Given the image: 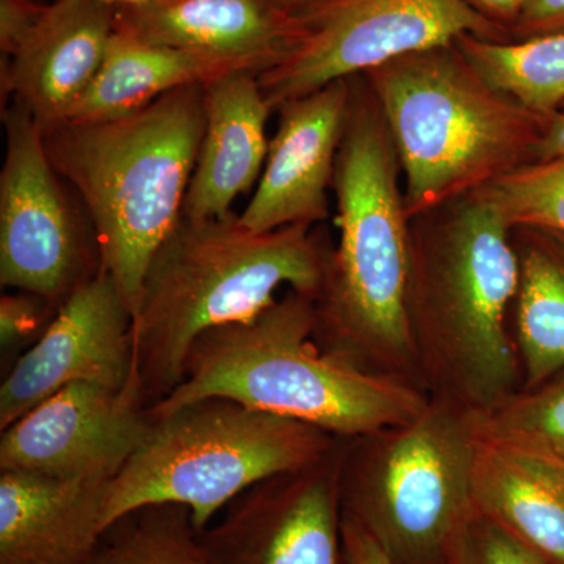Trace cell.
I'll list each match as a JSON object with an SVG mask.
<instances>
[{
    "mask_svg": "<svg viewBox=\"0 0 564 564\" xmlns=\"http://www.w3.org/2000/svg\"><path fill=\"white\" fill-rule=\"evenodd\" d=\"M344 564H393L372 536L343 518Z\"/></svg>",
    "mask_w": 564,
    "mask_h": 564,
    "instance_id": "obj_30",
    "label": "cell"
},
{
    "mask_svg": "<svg viewBox=\"0 0 564 564\" xmlns=\"http://www.w3.org/2000/svg\"><path fill=\"white\" fill-rule=\"evenodd\" d=\"M484 191L511 228L534 226L564 236V158L525 163L497 177Z\"/></svg>",
    "mask_w": 564,
    "mask_h": 564,
    "instance_id": "obj_25",
    "label": "cell"
},
{
    "mask_svg": "<svg viewBox=\"0 0 564 564\" xmlns=\"http://www.w3.org/2000/svg\"><path fill=\"white\" fill-rule=\"evenodd\" d=\"M206 126L182 217L214 220L231 215L240 195L261 180L272 109L258 73L239 70L204 85Z\"/></svg>",
    "mask_w": 564,
    "mask_h": 564,
    "instance_id": "obj_18",
    "label": "cell"
},
{
    "mask_svg": "<svg viewBox=\"0 0 564 564\" xmlns=\"http://www.w3.org/2000/svg\"><path fill=\"white\" fill-rule=\"evenodd\" d=\"M564 158V113L549 118L543 139L534 150L533 162Z\"/></svg>",
    "mask_w": 564,
    "mask_h": 564,
    "instance_id": "obj_32",
    "label": "cell"
},
{
    "mask_svg": "<svg viewBox=\"0 0 564 564\" xmlns=\"http://www.w3.org/2000/svg\"><path fill=\"white\" fill-rule=\"evenodd\" d=\"M135 370L132 313L106 270L80 284L0 386V430L74 383L122 389Z\"/></svg>",
    "mask_w": 564,
    "mask_h": 564,
    "instance_id": "obj_13",
    "label": "cell"
},
{
    "mask_svg": "<svg viewBox=\"0 0 564 564\" xmlns=\"http://www.w3.org/2000/svg\"><path fill=\"white\" fill-rule=\"evenodd\" d=\"M91 564H210L184 505H148L104 533Z\"/></svg>",
    "mask_w": 564,
    "mask_h": 564,
    "instance_id": "obj_23",
    "label": "cell"
},
{
    "mask_svg": "<svg viewBox=\"0 0 564 564\" xmlns=\"http://www.w3.org/2000/svg\"><path fill=\"white\" fill-rule=\"evenodd\" d=\"M558 113H564V104H563L562 110H560Z\"/></svg>",
    "mask_w": 564,
    "mask_h": 564,
    "instance_id": "obj_35",
    "label": "cell"
},
{
    "mask_svg": "<svg viewBox=\"0 0 564 564\" xmlns=\"http://www.w3.org/2000/svg\"><path fill=\"white\" fill-rule=\"evenodd\" d=\"M408 317L425 391L484 413L522 384L511 226L480 188L411 218Z\"/></svg>",
    "mask_w": 564,
    "mask_h": 564,
    "instance_id": "obj_1",
    "label": "cell"
},
{
    "mask_svg": "<svg viewBox=\"0 0 564 564\" xmlns=\"http://www.w3.org/2000/svg\"><path fill=\"white\" fill-rule=\"evenodd\" d=\"M511 242L519 265L511 334L521 389H533L564 369V236L513 226Z\"/></svg>",
    "mask_w": 564,
    "mask_h": 564,
    "instance_id": "obj_21",
    "label": "cell"
},
{
    "mask_svg": "<svg viewBox=\"0 0 564 564\" xmlns=\"http://www.w3.org/2000/svg\"><path fill=\"white\" fill-rule=\"evenodd\" d=\"M351 84L333 180L339 243L315 299V339L359 369L425 391L408 317L411 218L400 162L366 79L352 76Z\"/></svg>",
    "mask_w": 564,
    "mask_h": 564,
    "instance_id": "obj_2",
    "label": "cell"
},
{
    "mask_svg": "<svg viewBox=\"0 0 564 564\" xmlns=\"http://www.w3.org/2000/svg\"><path fill=\"white\" fill-rule=\"evenodd\" d=\"M280 9L289 11V13H296L304 9V7L313 6V3L322 2V0H273Z\"/></svg>",
    "mask_w": 564,
    "mask_h": 564,
    "instance_id": "obj_33",
    "label": "cell"
},
{
    "mask_svg": "<svg viewBox=\"0 0 564 564\" xmlns=\"http://www.w3.org/2000/svg\"><path fill=\"white\" fill-rule=\"evenodd\" d=\"M478 411L430 395L399 425L344 440L343 518L393 564H451L475 514Z\"/></svg>",
    "mask_w": 564,
    "mask_h": 564,
    "instance_id": "obj_7",
    "label": "cell"
},
{
    "mask_svg": "<svg viewBox=\"0 0 564 564\" xmlns=\"http://www.w3.org/2000/svg\"><path fill=\"white\" fill-rule=\"evenodd\" d=\"M204 126V85H191L124 117L41 128L132 315L152 258L182 220Z\"/></svg>",
    "mask_w": 564,
    "mask_h": 564,
    "instance_id": "obj_5",
    "label": "cell"
},
{
    "mask_svg": "<svg viewBox=\"0 0 564 564\" xmlns=\"http://www.w3.org/2000/svg\"><path fill=\"white\" fill-rule=\"evenodd\" d=\"M47 3L36 0H0V52L10 58L39 24Z\"/></svg>",
    "mask_w": 564,
    "mask_h": 564,
    "instance_id": "obj_29",
    "label": "cell"
},
{
    "mask_svg": "<svg viewBox=\"0 0 564 564\" xmlns=\"http://www.w3.org/2000/svg\"><path fill=\"white\" fill-rule=\"evenodd\" d=\"M280 61L258 74L270 109L459 36L508 43L466 0H322L296 11Z\"/></svg>",
    "mask_w": 564,
    "mask_h": 564,
    "instance_id": "obj_9",
    "label": "cell"
},
{
    "mask_svg": "<svg viewBox=\"0 0 564 564\" xmlns=\"http://www.w3.org/2000/svg\"><path fill=\"white\" fill-rule=\"evenodd\" d=\"M339 440L225 397L185 404L152 419L147 440L109 481L102 532L148 505L176 503L202 533L251 486L317 462Z\"/></svg>",
    "mask_w": 564,
    "mask_h": 564,
    "instance_id": "obj_8",
    "label": "cell"
},
{
    "mask_svg": "<svg viewBox=\"0 0 564 564\" xmlns=\"http://www.w3.org/2000/svg\"><path fill=\"white\" fill-rule=\"evenodd\" d=\"M466 61L494 90L551 118L564 104V33L497 43L463 35L455 41Z\"/></svg>",
    "mask_w": 564,
    "mask_h": 564,
    "instance_id": "obj_22",
    "label": "cell"
},
{
    "mask_svg": "<svg viewBox=\"0 0 564 564\" xmlns=\"http://www.w3.org/2000/svg\"><path fill=\"white\" fill-rule=\"evenodd\" d=\"M152 426L139 373L122 389L66 386L0 434V473L111 480Z\"/></svg>",
    "mask_w": 564,
    "mask_h": 564,
    "instance_id": "obj_12",
    "label": "cell"
},
{
    "mask_svg": "<svg viewBox=\"0 0 564 564\" xmlns=\"http://www.w3.org/2000/svg\"><path fill=\"white\" fill-rule=\"evenodd\" d=\"M2 118L7 147L0 172V284L61 307L101 270L98 245L70 207L40 122L17 104Z\"/></svg>",
    "mask_w": 564,
    "mask_h": 564,
    "instance_id": "obj_10",
    "label": "cell"
},
{
    "mask_svg": "<svg viewBox=\"0 0 564 564\" xmlns=\"http://www.w3.org/2000/svg\"><path fill=\"white\" fill-rule=\"evenodd\" d=\"M96 2L107 3V6L115 7V9H122V7L150 6V3L161 2V0H96Z\"/></svg>",
    "mask_w": 564,
    "mask_h": 564,
    "instance_id": "obj_34",
    "label": "cell"
},
{
    "mask_svg": "<svg viewBox=\"0 0 564 564\" xmlns=\"http://www.w3.org/2000/svg\"><path fill=\"white\" fill-rule=\"evenodd\" d=\"M315 299L289 291L251 321L209 329L193 344L182 383L152 419L207 397L280 415L334 436H362L415 417L430 393L359 369L315 339Z\"/></svg>",
    "mask_w": 564,
    "mask_h": 564,
    "instance_id": "obj_4",
    "label": "cell"
},
{
    "mask_svg": "<svg viewBox=\"0 0 564 564\" xmlns=\"http://www.w3.org/2000/svg\"><path fill=\"white\" fill-rule=\"evenodd\" d=\"M332 252L311 225L254 232L239 215L182 217L152 258L132 315L148 404L182 383L193 344L204 333L251 321L276 302L284 285L317 299Z\"/></svg>",
    "mask_w": 564,
    "mask_h": 564,
    "instance_id": "obj_3",
    "label": "cell"
},
{
    "mask_svg": "<svg viewBox=\"0 0 564 564\" xmlns=\"http://www.w3.org/2000/svg\"><path fill=\"white\" fill-rule=\"evenodd\" d=\"M563 33L564 0H524L508 36L513 43Z\"/></svg>",
    "mask_w": 564,
    "mask_h": 564,
    "instance_id": "obj_28",
    "label": "cell"
},
{
    "mask_svg": "<svg viewBox=\"0 0 564 564\" xmlns=\"http://www.w3.org/2000/svg\"><path fill=\"white\" fill-rule=\"evenodd\" d=\"M117 29L147 43L236 62L259 74L288 51L295 14L273 0H161L117 9Z\"/></svg>",
    "mask_w": 564,
    "mask_h": 564,
    "instance_id": "obj_17",
    "label": "cell"
},
{
    "mask_svg": "<svg viewBox=\"0 0 564 564\" xmlns=\"http://www.w3.org/2000/svg\"><path fill=\"white\" fill-rule=\"evenodd\" d=\"M485 443L507 445L564 464V369L533 389H519L478 413Z\"/></svg>",
    "mask_w": 564,
    "mask_h": 564,
    "instance_id": "obj_24",
    "label": "cell"
},
{
    "mask_svg": "<svg viewBox=\"0 0 564 564\" xmlns=\"http://www.w3.org/2000/svg\"><path fill=\"white\" fill-rule=\"evenodd\" d=\"M58 307L33 293H7L0 299V348L13 355L43 336Z\"/></svg>",
    "mask_w": 564,
    "mask_h": 564,
    "instance_id": "obj_27",
    "label": "cell"
},
{
    "mask_svg": "<svg viewBox=\"0 0 564 564\" xmlns=\"http://www.w3.org/2000/svg\"><path fill=\"white\" fill-rule=\"evenodd\" d=\"M474 505L549 564H564V464L480 441Z\"/></svg>",
    "mask_w": 564,
    "mask_h": 564,
    "instance_id": "obj_19",
    "label": "cell"
},
{
    "mask_svg": "<svg viewBox=\"0 0 564 564\" xmlns=\"http://www.w3.org/2000/svg\"><path fill=\"white\" fill-rule=\"evenodd\" d=\"M109 481L0 473V564H91Z\"/></svg>",
    "mask_w": 564,
    "mask_h": 564,
    "instance_id": "obj_16",
    "label": "cell"
},
{
    "mask_svg": "<svg viewBox=\"0 0 564 564\" xmlns=\"http://www.w3.org/2000/svg\"><path fill=\"white\" fill-rule=\"evenodd\" d=\"M239 70L251 69L236 62L147 43L115 28L101 68L65 121L124 117L166 93L206 85Z\"/></svg>",
    "mask_w": 564,
    "mask_h": 564,
    "instance_id": "obj_20",
    "label": "cell"
},
{
    "mask_svg": "<svg viewBox=\"0 0 564 564\" xmlns=\"http://www.w3.org/2000/svg\"><path fill=\"white\" fill-rule=\"evenodd\" d=\"M351 77L284 102L254 195L240 221L254 232L328 217V188L350 111Z\"/></svg>",
    "mask_w": 564,
    "mask_h": 564,
    "instance_id": "obj_14",
    "label": "cell"
},
{
    "mask_svg": "<svg viewBox=\"0 0 564 564\" xmlns=\"http://www.w3.org/2000/svg\"><path fill=\"white\" fill-rule=\"evenodd\" d=\"M485 20L492 22L505 33L510 32L524 0H466ZM510 43V36H508Z\"/></svg>",
    "mask_w": 564,
    "mask_h": 564,
    "instance_id": "obj_31",
    "label": "cell"
},
{
    "mask_svg": "<svg viewBox=\"0 0 564 564\" xmlns=\"http://www.w3.org/2000/svg\"><path fill=\"white\" fill-rule=\"evenodd\" d=\"M404 174L408 217L437 209L533 162L549 118L494 90L455 43L361 74Z\"/></svg>",
    "mask_w": 564,
    "mask_h": 564,
    "instance_id": "obj_6",
    "label": "cell"
},
{
    "mask_svg": "<svg viewBox=\"0 0 564 564\" xmlns=\"http://www.w3.org/2000/svg\"><path fill=\"white\" fill-rule=\"evenodd\" d=\"M451 564H549L533 549L475 510Z\"/></svg>",
    "mask_w": 564,
    "mask_h": 564,
    "instance_id": "obj_26",
    "label": "cell"
},
{
    "mask_svg": "<svg viewBox=\"0 0 564 564\" xmlns=\"http://www.w3.org/2000/svg\"><path fill=\"white\" fill-rule=\"evenodd\" d=\"M344 440L302 469L251 486L199 540L210 564H344Z\"/></svg>",
    "mask_w": 564,
    "mask_h": 564,
    "instance_id": "obj_11",
    "label": "cell"
},
{
    "mask_svg": "<svg viewBox=\"0 0 564 564\" xmlns=\"http://www.w3.org/2000/svg\"><path fill=\"white\" fill-rule=\"evenodd\" d=\"M115 28V7L51 0L20 50L2 57V102L13 98L43 129L65 121L101 68Z\"/></svg>",
    "mask_w": 564,
    "mask_h": 564,
    "instance_id": "obj_15",
    "label": "cell"
}]
</instances>
